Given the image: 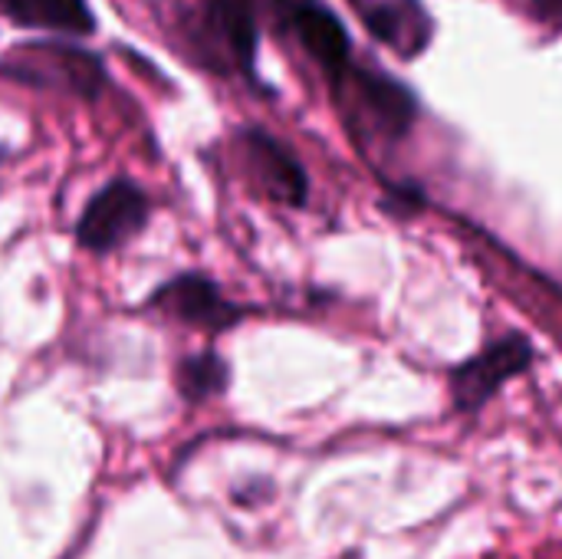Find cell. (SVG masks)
Listing matches in <instances>:
<instances>
[{
    "instance_id": "cell-9",
    "label": "cell",
    "mask_w": 562,
    "mask_h": 559,
    "mask_svg": "<svg viewBox=\"0 0 562 559\" xmlns=\"http://www.w3.org/2000/svg\"><path fill=\"white\" fill-rule=\"evenodd\" d=\"M207 3V23L224 40L227 53L250 69L257 53V13L254 0H204Z\"/></svg>"
},
{
    "instance_id": "cell-11",
    "label": "cell",
    "mask_w": 562,
    "mask_h": 559,
    "mask_svg": "<svg viewBox=\"0 0 562 559\" xmlns=\"http://www.w3.org/2000/svg\"><path fill=\"white\" fill-rule=\"evenodd\" d=\"M227 362L217 353H201L191 356L178 366V389L188 402H204L214 399L227 389Z\"/></svg>"
},
{
    "instance_id": "cell-1",
    "label": "cell",
    "mask_w": 562,
    "mask_h": 559,
    "mask_svg": "<svg viewBox=\"0 0 562 559\" xmlns=\"http://www.w3.org/2000/svg\"><path fill=\"white\" fill-rule=\"evenodd\" d=\"M333 89H336V102L352 138L398 142L412 132L418 119L415 92L375 66L349 63L333 79Z\"/></svg>"
},
{
    "instance_id": "cell-2",
    "label": "cell",
    "mask_w": 562,
    "mask_h": 559,
    "mask_svg": "<svg viewBox=\"0 0 562 559\" xmlns=\"http://www.w3.org/2000/svg\"><path fill=\"white\" fill-rule=\"evenodd\" d=\"M537 353L533 343L520 333H510L491 346H484L477 356L464 359L451 369V402L464 415H477L510 379L524 376L533 366Z\"/></svg>"
},
{
    "instance_id": "cell-5",
    "label": "cell",
    "mask_w": 562,
    "mask_h": 559,
    "mask_svg": "<svg viewBox=\"0 0 562 559\" xmlns=\"http://www.w3.org/2000/svg\"><path fill=\"white\" fill-rule=\"evenodd\" d=\"M349 3L359 13L362 26L372 33V40H379L402 59L422 56L435 40V16L422 0H349Z\"/></svg>"
},
{
    "instance_id": "cell-12",
    "label": "cell",
    "mask_w": 562,
    "mask_h": 559,
    "mask_svg": "<svg viewBox=\"0 0 562 559\" xmlns=\"http://www.w3.org/2000/svg\"><path fill=\"white\" fill-rule=\"evenodd\" d=\"M382 208L398 214V217H405V214H415V211L425 208V194H422L418 185H392L385 191V198H382Z\"/></svg>"
},
{
    "instance_id": "cell-6",
    "label": "cell",
    "mask_w": 562,
    "mask_h": 559,
    "mask_svg": "<svg viewBox=\"0 0 562 559\" xmlns=\"http://www.w3.org/2000/svg\"><path fill=\"white\" fill-rule=\"evenodd\" d=\"M283 23L293 30L306 56L336 79L352 63V40L342 26V20L319 0H286L283 3Z\"/></svg>"
},
{
    "instance_id": "cell-4",
    "label": "cell",
    "mask_w": 562,
    "mask_h": 559,
    "mask_svg": "<svg viewBox=\"0 0 562 559\" xmlns=\"http://www.w3.org/2000/svg\"><path fill=\"white\" fill-rule=\"evenodd\" d=\"M148 221V198L135 181H112L105 185L82 211L76 224V241L79 247L92 254H109L132 241Z\"/></svg>"
},
{
    "instance_id": "cell-13",
    "label": "cell",
    "mask_w": 562,
    "mask_h": 559,
    "mask_svg": "<svg viewBox=\"0 0 562 559\" xmlns=\"http://www.w3.org/2000/svg\"><path fill=\"white\" fill-rule=\"evenodd\" d=\"M530 3H533V13L540 16V23L562 33V0H530Z\"/></svg>"
},
{
    "instance_id": "cell-8",
    "label": "cell",
    "mask_w": 562,
    "mask_h": 559,
    "mask_svg": "<svg viewBox=\"0 0 562 559\" xmlns=\"http://www.w3.org/2000/svg\"><path fill=\"white\" fill-rule=\"evenodd\" d=\"M151 303L161 306L165 313H171L175 320L207 329V333H221L240 320V310L231 306L211 280L194 277V273L178 277V280L165 283L161 290H155Z\"/></svg>"
},
{
    "instance_id": "cell-3",
    "label": "cell",
    "mask_w": 562,
    "mask_h": 559,
    "mask_svg": "<svg viewBox=\"0 0 562 559\" xmlns=\"http://www.w3.org/2000/svg\"><path fill=\"white\" fill-rule=\"evenodd\" d=\"M0 76L30 82V86H49L63 89L82 99H95L105 82L102 63L76 46H59V43H33L23 49H13L0 63Z\"/></svg>"
},
{
    "instance_id": "cell-10",
    "label": "cell",
    "mask_w": 562,
    "mask_h": 559,
    "mask_svg": "<svg viewBox=\"0 0 562 559\" xmlns=\"http://www.w3.org/2000/svg\"><path fill=\"white\" fill-rule=\"evenodd\" d=\"M3 10L13 23L36 30L92 33L95 26L86 0H3Z\"/></svg>"
},
{
    "instance_id": "cell-7",
    "label": "cell",
    "mask_w": 562,
    "mask_h": 559,
    "mask_svg": "<svg viewBox=\"0 0 562 559\" xmlns=\"http://www.w3.org/2000/svg\"><path fill=\"white\" fill-rule=\"evenodd\" d=\"M240 148H244V161L250 175L273 201L293 204V208L306 201V171L270 132H260V128L244 132Z\"/></svg>"
}]
</instances>
